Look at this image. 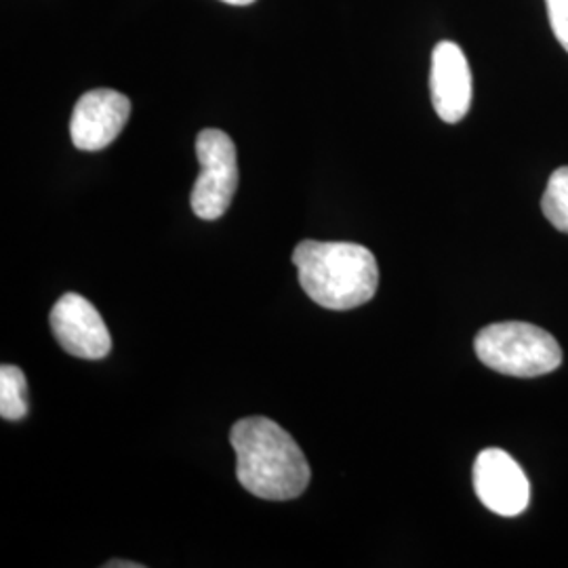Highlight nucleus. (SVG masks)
<instances>
[{"mask_svg": "<svg viewBox=\"0 0 568 568\" xmlns=\"http://www.w3.org/2000/svg\"><path fill=\"white\" fill-rule=\"evenodd\" d=\"M429 89L434 110L443 121L455 124L466 119L471 105V70L457 42L443 41L434 47Z\"/></svg>", "mask_w": 568, "mask_h": 568, "instance_id": "8", "label": "nucleus"}, {"mask_svg": "<svg viewBox=\"0 0 568 568\" xmlns=\"http://www.w3.org/2000/svg\"><path fill=\"white\" fill-rule=\"evenodd\" d=\"M131 116V102L114 89H93L74 105L70 135L82 152H100L121 135Z\"/></svg>", "mask_w": 568, "mask_h": 568, "instance_id": "7", "label": "nucleus"}, {"mask_svg": "<svg viewBox=\"0 0 568 568\" xmlns=\"http://www.w3.org/2000/svg\"><path fill=\"white\" fill-rule=\"evenodd\" d=\"M227 4H236V7H244V4H253L255 0H224Z\"/></svg>", "mask_w": 568, "mask_h": 568, "instance_id": "13", "label": "nucleus"}, {"mask_svg": "<svg viewBox=\"0 0 568 568\" xmlns=\"http://www.w3.org/2000/svg\"><path fill=\"white\" fill-rule=\"evenodd\" d=\"M554 37L568 53V0H546Z\"/></svg>", "mask_w": 568, "mask_h": 568, "instance_id": "11", "label": "nucleus"}, {"mask_svg": "<svg viewBox=\"0 0 568 568\" xmlns=\"http://www.w3.org/2000/svg\"><path fill=\"white\" fill-rule=\"evenodd\" d=\"M483 365L509 377H541L562 365V349L548 331L528 323H495L476 335Z\"/></svg>", "mask_w": 568, "mask_h": 568, "instance_id": "3", "label": "nucleus"}, {"mask_svg": "<svg viewBox=\"0 0 568 568\" xmlns=\"http://www.w3.org/2000/svg\"><path fill=\"white\" fill-rule=\"evenodd\" d=\"M49 323L61 347L77 358L100 361L112 349V337L102 314L82 295H63L53 305Z\"/></svg>", "mask_w": 568, "mask_h": 568, "instance_id": "5", "label": "nucleus"}, {"mask_svg": "<svg viewBox=\"0 0 568 568\" xmlns=\"http://www.w3.org/2000/svg\"><path fill=\"white\" fill-rule=\"evenodd\" d=\"M201 175L192 187V211L215 222L230 209L239 187V159L232 138L220 129H204L196 140Z\"/></svg>", "mask_w": 568, "mask_h": 568, "instance_id": "4", "label": "nucleus"}, {"mask_svg": "<svg viewBox=\"0 0 568 568\" xmlns=\"http://www.w3.org/2000/svg\"><path fill=\"white\" fill-rule=\"evenodd\" d=\"M293 264L305 295L326 310H354L377 293L379 267L363 244L304 241L293 251Z\"/></svg>", "mask_w": 568, "mask_h": 568, "instance_id": "2", "label": "nucleus"}, {"mask_svg": "<svg viewBox=\"0 0 568 568\" xmlns=\"http://www.w3.org/2000/svg\"><path fill=\"white\" fill-rule=\"evenodd\" d=\"M541 209L549 224L568 234V166L556 169L549 178Z\"/></svg>", "mask_w": 568, "mask_h": 568, "instance_id": "10", "label": "nucleus"}, {"mask_svg": "<svg viewBox=\"0 0 568 568\" xmlns=\"http://www.w3.org/2000/svg\"><path fill=\"white\" fill-rule=\"evenodd\" d=\"M478 499L499 516H518L528 508L530 485L523 467L501 448H487L474 464Z\"/></svg>", "mask_w": 568, "mask_h": 568, "instance_id": "6", "label": "nucleus"}, {"mask_svg": "<svg viewBox=\"0 0 568 568\" xmlns=\"http://www.w3.org/2000/svg\"><path fill=\"white\" fill-rule=\"evenodd\" d=\"M28 384L23 371L13 365L0 368V415L7 422H21L28 415Z\"/></svg>", "mask_w": 568, "mask_h": 568, "instance_id": "9", "label": "nucleus"}, {"mask_svg": "<svg viewBox=\"0 0 568 568\" xmlns=\"http://www.w3.org/2000/svg\"><path fill=\"white\" fill-rule=\"evenodd\" d=\"M105 568H142L138 562H119V560H110Z\"/></svg>", "mask_w": 568, "mask_h": 568, "instance_id": "12", "label": "nucleus"}, {"mask_svg": "<svg viewBox=\"0 0 568 568\" xmlns=\"http://www.w3.org/2000/svg\"><path fill=\"white\" fill-rule=\"evenodd\" d=\"M230 440L236 453V476L251 495L267 501H288L304 493L312 471L295 438L272 419L236 422Z\"/></svg>", "mask_w": 568, "mask_h": 568, "instance_id": "1", "label": "nucleus"}]
</instances>
